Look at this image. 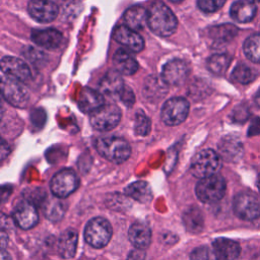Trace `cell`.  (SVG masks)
Instances as JSON below:
<instances>
[{"mask_svg":"<svg viewBox=\"0 0 260 260\" xmlns=\"http://www.w3.org/2000/svg\"><path fill=\"white\" fill-rule=\"evenodd\" d=\"M231 63V57L228 54H214L207 60L208 70L216 75L223 74Z\"/></svg>","mask_w":260,"mask_h":260,"instance_id":"cell-32","label":"cell"},{"mask_svg":"<svg viewBox=\"0 0 260 260\" xmlns=\"http://www.w3.org/2000/svg\"><path fill=\"white\" fill-rule=\"evenodd\" d=\"M257 186H258V189H259V192H260V175H259L258 180H257Z\"/></svg>","mask_w":260,"mask_h":260,"instance_id":"cell-43","label":"cell"},{"mask_svg":"<svg viewBox=\"0 0 260 260\" xmlns=\"http://www.w3.org/2000/svg\"><path fill=\"white\" fill-rule=\"evenodd\" d=\"M43 210L46 217L51 220H59L63 217L65 206L61 200L56 198H47L43 203Z\"/></svg>","mask_w":260,"mask_h":260,"instance_id":"cell-30","label":"cell"},{"mask_svg":"<svg viewBox=\"0 0 260 260\" xmlns=\"http://www.w3.org/2000/svg\"><path fill=\"white\" fill-rule=\"evenodd\" d=\"M94 147L103 157L116 164L127 160L131 153L129 143L125 139L116 136L99 137L94 142Z\"/></svg>","mask_w":260,"mask_h":260,"instance_id":"cell-2","label":"cell"},{"mask_svg":"<svg viewBox=\"0 0 260 260\" xmlns=\"http://www.w3.org/2000/svg\"><path fill=\"white\" fill-rule=\"evenodd\" d=\"M243 50L250 61L260 63V32L248 37L244 42Z\"/></svg>","mask_w":260,"mask_h":260,"instance_id":"cell-31","label":"cell"},{"mask_svg":"<svg viewBox=\"0 0 260 260\" xmlns=\"http://www.w3.org/2000/svg\"><path fill=\"white\" fill-rule=\"evenodd\" d=\"M124 87L121 74L116 69L108 71L100 81V91L108 96H119Z\"/></svg>","mask_w":260,"mask_h":260,"instance_id":"cell-20","label":"cell"},{"mask_svg":"<svg viewBox=\"0 0 260 260\" xmlns=\"http://www.w3.org/2000/svg\"><path fill=\"white\" fill-rule=\"evenodd\" d=\"M1 260H11L10 255L5 251V249H2L1 251Z\"/></svg>","mask_w":260,"mask_h":260,"instance_id":"cell-40","label":"cell"},{"mask_svg":"<svg viewBox=\"0 0 260 260\" xmlns=\"http://www.w3.org/2000/svg\"><path fill=\"white\" fill-rule=\"evenodd\" d=\"M225 3V0H197V5L203 12H215Z\"/></svg>","mask_w":260,"mask_h":260,"instance_id":"cell-36","label":"cell"},{"mask_svg":"<svg viewBox=\"0 0 260 260\" xmlns=\"http://www.w3.org/2000/svg\"><path fill=\"white\" fill-rule=\"evenodd\" d=\"M13 219L20 229L29 230L38 223L39 214L32 203L23 201L14 208Z\"/></svg>","mask_w":260,"mask_h":260,"instance_id":"cell-15","label":"cell"},{"mask_svg":"<svg viewBox=\"0 0 260 260\" xmlns=\"http://www.w3.org/2000/svg\"><path fill=\"white\" fill-rule=\"evenodd\" d=\"M170 1H172V2H181L183 0H170Z\"/></svg>","mask_w":260,"mask_h":260,"instance_id":"cell-44","label":"cell"},{"mask_svg":"<svg viewBox=\"0 0 260 260\" xmlns=\"http://www.w3.org/2000/svg\"><path fill=\"white\" fill-rule=\"evenodd\" d=\"M230 13L232 18L238 22H249L256 14V6L250 0H238L231 6Z\"/></svg>","mask_w":260,"mask_h":260,"instance_id":"cell-25","label":"cell"},{"mask_svg":"<svg viewBox=\"0 0 260 260\" xmlns=\"http://www.w3.org/2000/svg\"><path fill=\"white\" fill-rule=\"evenodd\" d=\"M78 235L75 230L67 229L63 232L58 240V253L64 259H70L75 255L77 248Z\"/></svg>","mask_w":260,"mask_h":260,"instance_id":"cell-24","label":"cell"},{"mask_svg":"<svg viewBox=\"0 0 260 260\" xmlns=\"http://www.w3.org/2000/svg\"><path fill=\"white\" fill-rule=\"evenodd\" d=\"M212 249L217 260H236L241 253L239 244L226 238L215 239L212 243Z\"/></svg>","mask_w":260,"mask_h":260,"instance_id":"cell-19","label":"cell"},{"mask_svg":"<svg viewBox=\"0 0 260 260\" xmlns=\"http://www.w3.org/2000/svg\"><path fill=\"white\" fill-rule=\"evenodd\" d=\"M168 92V84L161 77L156 75L148 76L143 85V95L150 103H157Z\"/></svg>","mask_w":260,"mask_h":260,"instance_id":"cell-17","label":"cell"},{"mask_svg":"<svg viewBox=\"0 0 260 260\" xmlns=\"http://www.w3.org/2000/svg\"><path fill=\"white\" fill-rule=\"evenodd\" d=\"M209 37L219 43L229 42L238 34V27L231 23H223L209 28Z\"/></svg>","mask_w":260,"mask_h":260,"instance_id":"cell-29","label":"cell"},{"mask_svg":"<svg viewBox=\"0 0 260 260\" xmlns=\"http://www.w3.org/2000/svg\"><path fill=\"white\" fill-rule=\"evenodd\" d=\"M124 22L134 30H141L147 24L148 11L140 5H134L128 8L123 15Z\"/></svg>","mask_w":260,"mask_h":260,"instance_id":"cell-23","label":"cell"},{"mask_svg":"<svg viewBox=\"0 0 260 260\" xmlns=\"http://www.w3.org/2000/svg\"><path fill=\"white\" fill-rule=\"evenodd\" d=\"M78 184L77 175L70 169H64L54 175L50 183V188L55 197L65 198L77 189Z\"/></svg>","mask_w":260,"mask_h":260,"instance_id":"cell-9","label":"cell"},{"mask_svg":"<svg viewBox=\"0 0 260 260\" xmlns=\"http://www.w3.org/2000/svg\"><path fill=\"white\" fill-rule=\"evenodd\" d=\"M255 73L254 71L245 64L237 65L232 72V79L238 83L247 84L254 80Z\"/></svg>","mask_w":260,"mask_h":260,"instance_id":"cell-33","label":"cell"},{"mask_svg":"<svg viewBox=\"0 0 260 260\" xmlns=\"http://www.w3.org/2000/svg\"><path fill=\"white\" fill-rule=\"evenodd\" d=\"M27 11L34 19L40 22H51L57 17L59 9L52 0H29Z\"/></svg>","mask_w":260,"mask_h":260,"instance_id":"cell-13","label":"cell"},{"mask_svg":"<svg viewBox=\"0 0 260 260\" xmlns=\"http://www.w3.org/2000/svg\"><path fill=\"white\" fill-rule=\"evenodd\" d=\"M115 69L124 75H132L138 70V63L135 57L127 50L118 49L113 57Z\"/></svg>","mask_w":260,"mask_h":260,"instance_id":"cell-22","label":"cell"},{"mask_svg":"<svg viewBox=\"0 0 260 260\" xmlns=\"http://www.w3.org/2000/svg\"><path fill=\"white\" fill-rule=\"evenodd\" d=\"M1 90L3 98L11 106L16 108H24L27 106L29 94L19 81L8 77H2Z\"/></svg>","mask_w":260,"mask_h":260,"instance_id":"cell-10","label":"cell"},{"mask_svg":"<svg viewBox=\"0 0 260 260\" xmlns=\"http://www.w3.org/2000/svg\"><path fill=\"white\" fill-rule=\"evenodd\" d=\"M183 221L186 229L192 233H198L202 230L204 219L201 210L196 206H191L185 210Z\"/></svg>","mask_w":260,"mask_h":260,"instance_id":"cell-28","label":"cell"},{"mask_svg":"<svg viewBox=\"0 0 260 260\" xmlns=\"http://www.w3.org/2000/svg\"><path fill=\"white\" fill-rule=\"evenodd\" d=\"M234 119L236 120V121H238V122H243V121H245L246 119H247V117L249 116V111H248V109L247 108H244V109H242V108H240V111H239V109H235V111H234Z\"/></svg>","mask_w":260,"mask_h":260,"instance_id":"cell-38","label":"cell"},{"mask_svg":"<svg viewBox=\"0 0 260 260\" xmlns=\"http://www.w3.org/2000/svg\"><path fill=\"white\" fill-rule=\"evenodd\" d=\"M130 242L140 250L149 246L151 240V233L149 228L143 222L133 223L128 232Z\"/></svg>","mask_w":260,"mask_h":260,"instance_id":"cell-26","label":"cell"},{"mask_svg":"<svg viewBox=\"0 0 260 260\" xmlns=\"http://www.w3.org/2000/svg\"><path fill=\"white\" fill-rule=\"evenodd\" d=\"M151 129V122L150 119L143 113V112H137L135 114L134 119V132L137 135L145 136L150 132Z\"/></svg>","mask_w":260,"mask_h":260,"instance_id":"cell-34","label":"cell"},{"mask_svg":"<svg viewBox=\"0 0 260 260\" xmlns=\"http://www.w3.org/2000/svg\"><path fill=\"white\" fill-rule=\"evenodd\" d=\"M147 25L159 37L172 36L178 26L174 12L161 1H154L148 8Z\"/></svg>","mask_w":260,"mask_h":260,"instance_id":"cell-1","label":"cell"},{"mask_svg":"<svg viewBox=\"0 0 260 260\" xmlns=\"http://www.w3.org/2000/svg\"><path fill=\"white\" fill-rule=\"evenodd\" d=\"M255 102H256V104L260 107V89L257 91V93H256V95H255Z\"/></svg>","mask_w":260,"mask_h":260,"instance_id":"cell-41","label":"cell"},{"mask_svg":"<svg viewBox=\"0 0 260 260\" xmlns=\"http://www.w3.org/2000/svg\"><path fill=\"white\" fill-rule=\"evenodd\" d=\"M1 70L8 78L19 82H25L31 77L27 64L21 59L12 56H5L1 59Z\"/></svg>","mask_w":260,"mask_h":260,"instance_id":"cell-11","label":"cell"},{"mask_svg":"<svg viewBox=\"0 0 260 260\" xmlns=\"http://www.w3.org/2000/svg\"><path fill=\"white\" fill-rule=\"evenodd\" d=\"M119 98L122 100V102L127 106V107H131L134 104L135 98H134V93L132 91V89L128 88V87H124V89L122 90V92L120 93Z\"/></svg>","mask_w":260,"mask_h":260,"instance_id":"cell-37","label":"cell"},{"mask_svg":"<svg viewBox=\"0 0 260 260\" xmlns=\"http://www.w3.org/2000/svg\"><path fill=\"white\" fill-rule=\"evenodd\" d=\"M113 38L131 52L138 53L144 48V41L141 36L126 24L118 25L114 30Z\"/></svg>","mask_w":260,"mask_h":260,"instance_id":"cell-14","label":"cell"},{"mask_svg":"<svg viewBox=\"0 0 260 260\" xmlns=\"http://www.w3.org/2000/svg\"><path fill=\"white\" fill-rule=\"evenodd\" d=\"M77 105L80 111L90 114L103 105H105L104 95L101 91L94 90L89 87H84L78 95Z\"/></svg>","mask_w":260,"mask_h":260,"instance_id":"cell-18","label":"cell"},{"mask_svg":"<svg viewBox=\"0 0 260 260\" xmlns=\"http://www.w3.org/2000/svg\"><path fill=\"white\" fill-rule=\"evenodd\" d=\"M30 37L35 44L48 50L57 49L63 41L62 34L55 28L32 29Z\"/></svg>","mask_w":260,"mask_h":260,"instance_id":"cell-16","label":"cell"},{"mask_svg":"<svg viewBox=\"0 0 260 260\" xmlns=\"http://www.w3.org/2000/svg\"><path fill=\"white\" fill-rule=\"evenodd\" d=\"M145 259V254L140 250H133L129 253L127 260H144Z\"/></svg>","mask_w":260,"mask_h":260,"instance_id":"cell-39","label":"cell"},{"mask_svg":"<svg viewBox=\"0 0 260 260\" xmlns=\"http://www.w3.org/2000/svg\"><path fill=\"white\" fill-rule=\"evenodd\" d=\"M112 233V226L107 219L94 217L90 219L85 226L84 239L91 247L103 248L111 240Z\"/></svg>","mask_w":260,"mask_h":260,"instance_id":"cell-6","label":"cell"},{"mask_svg":"<svg viewBox=\"0 0 260 260\" xmlns=\"http://www.w3.org/2000/svg\"><path fill=\"white\" fill-rule=\"evenodd\" d=\"M220 167V155L212 149H204L194 155L191 160L190 170L193 176L199 179H203L215 175Z\"/></svg>","mask_w":260,"mask_h":260,"instance_id":"cell-3","label":"cell"},{"mask_svg":"<svg viewBox=\"0 0 260 260\" xmlns=\"http://www.w3.org/2000/svg\"><path fill=\"white\" fill-rule=\"evenodd\" d=\"M219 155L224 160L236 161L243 154V145L240 139L229 135L223 137L218 143Z\"/></svg>","mask_w":260,"mask_h":260,"instance_id":"cell-21","label":"cell"},{"mask_svg":"<svg viewBox=\"0 0 260 260\" xmlns=\"http://www.w3.org/2000/svg\"><path fill=\"white\" fill-rule=\"evenodd\" d=\"M196 195L204 203H213L220 200L225 193V181L220 175H212L197 183Z\"/></svg>","mask_w":260,"mask_h":260,"instance_id":"cell-4","label":"cell"},{"mask_svg":"<svg viewBox=\"0 0 260 260\" xmlns=\"http://www.w3.org/2000/svg\"><path fill=\"white\" fill-rule=\"evenodd\" d=\"M126 195L141 203H146L151 200V190L148 184L144 181H136L130 184L125 189Z\"/></svg>","mask_w":260,"mask_h":260,"instance_id":"cell-27","label":"cell"},{"mask_svg":"<svg viewBox=\"0 0 260 260\" xmlns=\"http://www.w3.org/2000/svg\"><path fill=\"white\" fill-rule=\"evenodd\" d=\"M189 102L181 96H175L168 100L160 112L162 122L168 126H177L183 123L189 114Z\"/></svg>","mask_w":260,"mask_h":260,"instance_id":"cell-7","label":"cell"},{"mask_svg":"<svg viewBox=\"0 0 260 260\" xmlns=\"http://www.w3.org/2000/svg\"><path fill=\"white\" fill-rule=\"evenodd\" d=\"M191 260H217V257L213 249L211 250L206 246H200L192 251Z\"/></svg>","mask_w":260,"mask_h":260,"instance_id":"cell-35","label":"cell"},{"mask_svg":"<svg viewBox=\"0 0 260 260\" xmlns=\"http://www.w3.org/2000/svg\"><path fill=\"white\" fill-rule=\"evenodd\" d=\"M189 74L187 64L180 59H174L167 62L161 70V78L168 85L178 86L185 82Z\"/></svg>","mask_w":260,"mask_h":260,"instance_id":"cell-12","label":"cell"},{"mask_svg":"<svg viewBox=\"0 0 260 260\" xmlns=\"http://www.w3.org/2000/svg\"><path fill=\"white\" fill-rule=\"evenodd\" d=\"M236 215L244 220H254L260 217V201L249 192L238 193L233 203Z\"/></svg>","mask_w":260,"mask_h":260,"instance_id":"cell-8","label":"cell"},{"mask_svg":"<svg viewBox=\"0 0 260 260\" xmlns=\"http://www.w3.org/2000/svg\"><path fill=\"white\" fill-rule=\"evenodd\" d=\"M252 260H260V252L257 253V254H255L254 257L252 258Z\"/></svg>","mask_w":260,"mask_h":260,"instance_id":"cell-42","label":"cell"},{"mask_svg":"<svg viewBox=\"0 0 260 260\" xmlns=\"http://www.w3.org/2000/svg\"><path fill=\"white\" fill-rule=\"evenodd\" d=\"M121 120V110L114 104H105L89 114V123L98 131H110Z\"/></svg>","mask_w":260,"mask_h":260,"instance_id":"cell-5","label":"cell"}]
</instances>
